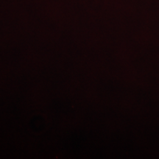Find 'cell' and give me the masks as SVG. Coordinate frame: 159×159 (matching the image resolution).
I'll use <instances>...</instances> for the list:
<instances>
[]
</instances>
